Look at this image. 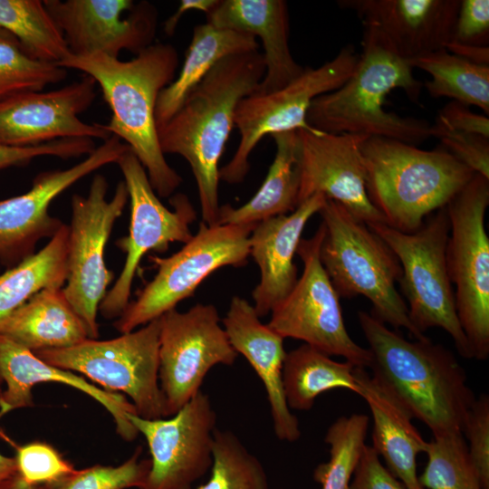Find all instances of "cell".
I'll return each instance as SVG.
<instances>
[{
	"mask_svg": "<svg viewBox=\"0 0 489 489\" xmlns=\"http://www.w3.org/2000/svg\"><path fill=\"white\" fill-rule=\"evenodd\" d=\"M0 489H52L50 484H32L25 482L18 473L0 483Z\"/></svg>",
	"mask_w": 489,
	"mask_h": 489,
	"instance_id": "obj_48",
	"label": "cell"
},
{
	"mask_svg": "<svg viewBox=\"0 0 489 489\" xmlns=\"http://www.w3.org/2000/svg\"><path fill=\"white\" fill-rule=\"evenodd\" d=\"M159 318L138 330L105 340L87 339L72 347L35 353L48 364L77 371L109 392H122L137 415L167 417L158 381Z\"/></svg>",
	"mask_w": 489,
	"mask_h": 489,
	"instance_id": "obj_9",
	"label": "cell"
},
{
	"mask_svg": "<svg viewBox=\"0 0 489 489\" xmlns=\"http://www.w3.org/2000/svg\"><path fill=\"white\" fill-rule=\"evenodd\" d=\"M425 453L427 465L418 476L425 489H483L462 434L433 437Z\"/></svg>",
	"mask_w": 489,
	"mask_h": 489,
	"instance_id": "obj_37",
	"label": "cell"
},
{
	"mask_svg": "<svg viewBox=\"0 0 489 489\" xmlns=\"http://www.w3.org/2000/svg\"><path fill=\"white\" fill-rule=\"evenodd\" d=\"M4 415L0 412V418ZM17 473L14 457H9L0 453V483Z\"/></svg>",
	"mask_w": 489,
	"mask_h": 489,
	"instance_id": "obj_49",
	"label": "cell"
},
{
	"mask_svg": "<svg viewBox=\"0 0 489 489\" xmlns=\"http://www.w3.org/2000/svg\"><path fill=\"white\" fill-rule=\"evenodd\" d=\"M448 128L489 138V119L472 112L468 106L451 101L439 111L436 118Z\"/></svg>",
	"mask_w": 489,
	"mask_h": 489,
	"instance_id": "obj_45",
	"label": "cell"
},
{
	"mask_svg": "<svg viewBox=\"0 0 489 489\" xmlns=\"http://www.w3.org/2000/svg\"><path fill=\"white\" fill-rule=\"evenodd\" d=\"M129 422L147 440L150 468L139 489H193L211 469L216 413L201 390L170 418L147 419L136 413Z\"/></svg>",
	"mask_w": 489,
	"mask_h": 489,
	"instance_id": "obj_16",
	"label": "cell"
},
{
	"mask_svg": "<svg viewBox=\"0 0 489 489\" xmlns=\"http://www.w3.org/2000/svg\"><path fill=\"white\" fill-rule=\"evenodd\" d=\"M363 28L362 52L352 73L340 88L312 101L307 123L323 132L381 137L416 146L430 137L431 124L389 112L384 106L388 94L398 88L418 102L423 84L379 30Z\"/></svg>",
	"mask_w": 489,
	"mask_h": 489,
	"instance_id": "obj_4",
	"label": "cell"
},
{
	"mask_svg": "<svg viewBox=\"0 0 489 489\" xmlns=\"http://www.w3.org/2000/svg\"><path fill=\"white\" fill-rule=\"evenodd\" d=\"M451 42L473 46H488V0H460Z\"/></svg>",
	"mask_w": 489,
	"mask_h": 489,
	"instance_id": "obj_43",
	"label": "cell"
},
{
	"mask_svg": "<svg viewBox=\"0 0 489 489\" xmlns=\"http://www.w3.org/2000/svg\"><path fill=\"white\" fill-rule=\"evenodd\" d=\"M66 75L67 70L54 62L31 58L19 41L0 27V101L19 93L43 91Z\"/></svg>",
	"mask_w": 489,
	"mask_h": 489,
	"instance_id": "obj_36",
	"label": "cell"
},
{
	"mask_svg": "<svg viewBox=\"0 0 489 489\" xmlns=\"http://www.w3.org/2000/svg\"><path fill=\"white\" fill-rule=\"evenodd\" d=\"M349 489H406L380 462L372 446L366 445Z\"/></svg>",
	"mask_w": 489,
	"mask_h": 489,
	"instance_id": "obj_44",
	"label": "cell"
},
{
	"mask_svg": "<svg viewBox=\"0 0 489 489\" xmlns=\"http://www.w3.org/2000/svg\"><path fill=\"white\" fill-rule=\"evenodd\" d=\"M159 321L158 381L169 417L201 390L214 366H231L238 354L212 304L197 303L184 312L175 308Z\"/></svg>",
	"mask_w": 489,
	"mask_h": 489,
	"instance_id": "obj_15",
	"label": "cell"
},
{
	"mask_svg": "<svg viewBox=\"0 0 489 489\" xmlns=\"http://www.w3.org/2000/svg\"><path fill=\"white\" fill-rule=\"evenodd\" d=\"M430 137L475 173L489 179V138L454 130L438 120L430 127Z\"/></svg>",
	"mask_w": 489,
	"mask_h": 489,
	"instance_id": "obj_40",
	"label": "cell"
},
{
	"mask_svg": "<svg viewBox=\"0 0 489 489\" xmlns=\"http://www.w3.org/2000/svg\"><path fill=\"white\" fill-rule=\"evenodd\" d=\"M68 234L69 227L63 224L43 248L0 274V330L35 293L64 286Z\"/></svg>",
	"mask_w": 489,
	"mask_h": 489,
	"instance_id": "obj_30",
	"label": "cell"
},
{
	"mask_svg": "<svg viewBox=\"0 0 489 489\" xmlns=\"http://www.w3.org/2000/svg\"><path fill=\"white\" fill-rule=\"evenodd\" d=\"M109 183L97 174L87 196L72 197V222L67 243V276L62 292L79 318L89 339L99 337L97 313L113 280L106 266L105 247L116 220L129 200L124 181L118 183L107 199Z\"/></svg>",
	"mask_w": 489,
	"mask_h": 489,
	"instance_id": "obj_11",
	"label": "cell"
},
{
	"mask_svg": "<svg viewBox=\"0 0 489 489\" xmlns=\"http://www.w3.org/2000/svg\"><path fill=\"white\" fill-rule=\"evenodd\" d=\"M432 79L425 83L433 98L447 97L466 106L474 105L489 113V66L468 62L440 49L408 61Z\"/></svg>",
	"mask_w": 489,
	"mask_h": 489,
	"instance_id": "obj_32",
	"label": "cell"
},
{
	"mask_svg": "<svg viewBox=\"0 0 489 489\" xmlns=\"http://www.w3.org/2000/svg\"><path fill=\"white\" fill-rule=\"evenodd\" d=\"M276 153L268 173L254 196L241 206H220L218 225H247L292 212L300 186L298 131L271 136Z\"/></svg>",
	"mask_w": 489,
	"mask_h": 489,
	"instance_id": "obj_29",
	"label": "cell"
},
{
	"mask_svg": "<svg viewBox=\"0 0 489 489\" xmlns=\"http://www.w3.org/2000/svg\"><path fill=\"white\" fill-rule=\"evenodd\" d=\"M446 49L468 62L489 66V47L473 46L450 42Z\"/></svg>",
	"mask_w": 489,
	"mask_h": 489,
	"instance_id": "obj_47",
	"label": "cell"
},
{
	"mask_svg": "<svg viewBox=\"0 0 489 489\" xmlns=\"http://www.w3.org/2000/svg\"><path fill=\"white\" fill-rule=\"evenodd\" d=\"M116 163L129 195L130 224L129 235L116 241L126 254L122 270L99 307L106 319L119 318L129 305L132 283L143 256L150 251L166 252L174 242L187 243L193 236L190 225L197 219V212L184 194H176L170 199L173 210L160 202L144 167L130 149Z\"/></svg>",
	"mask_w": 489,
	"mask_h": 489,
	"instance_id": "obj_14",
	"label": "cell"
},
{
	"mask_svg": "<svg viewBox=\"0 0 489 489\" xmlns=\"http://www.w3.org/2000/svg\"><path fill=\"white\" fill-rule=\"evenodd\" d=\"M206 23L259 37L265 72L257 93L277 91L302 74L289 46V13L283 0H217L206 14Z\"/></svg>",
	"mask_w": 489,
	"mask_h": 489,
	"instance_id": "obj_25",
	"label": "cell"
},
{
	"mask_svg": "<svg viewBox=\"0 0 489 489\" xmlns=\"http://www.w3.org/2000/svg\"><path fill=\"white\" fill-rule=\"evenodd\" d=\"M368 226L399 262L401 276L398 283L408 302L412 324L422 333L434 327L443 329L452 338L458 354L473 359L457 317L447 272L446 250L450 226L446 207L430 214L413 233L400 232L384 223Z\"/></svg>",
	"mask_w": 489,
	"mask_h": 489,
	"instance_id": "obj_7",
	"label": "cell"
},
{
	"mask_svg": "<svg viewBox=\"0 0 489 489\" xmlns=\"http://www.w3.org/2000/svg\"><path fill=\"white\" fill-rule=\"evenodd\" d=\"M359 56L352 45H346L320 67L304 68L284 87L244 97L235 115L240 141L231 160L219 169V178L230 184L241 183L250 168L249 156L264 136L312 129L307 113L312 101L340 88L352 73Z\"/></svg>",
	"mask_w": 489,
	"mask_h": 489,
	"instance_id": "obj_12",
	"label": "cell"
},
{
	"mask_svg": "<svg viewBox=\"0 0 489 489\" xmlns=\"http://www.w3.org/2000/svg\"><path fill=\"white\" fill-rule=\"evenodd\" d=\"M353 374L359 396L372 416V447L406 489H425L418 480L417 456L425 453L427 442L414 427L413 417L378 377L360 367L354 368Z\"/></svg>",
	"mask_w": 489,
	"mask_h": 489,
	"instance_id": "obj_26",
	"label": "cell"
},
{
	"mask_svg": "<svg viewBox=\"0 0 489 489\" xmlns=\"http://www.w3.org/2000/svg\"><path fill=\"white\" fill-rule=\"evenodd\" d=\"M255 225H217L203 221L197 233L168 257L151 256L158 271L114 322L127 333L159 318L193 295L199 284L217 269L244 266L249 256V236Z\"/></svg>",
	"mask_w": 489,
	"mask_h": 489,
	"instance_id": "obj_10",
	"label": "cell"
},
{
	"mask_svg": "<svg viewBox=\"0 0 489 489\" xmlns=\"http://www.w3.org/2000/svg\"><path fill=\"white\" fill-rule=\"evenodd\" d=\"M77 70L99 84L111 118L103 128L125 141L144 167L154 191L161 197L172 195L182 183L162 152L155 110L160 91L174 79L178 54L169 43H154L129 61L105 54H69L56 63Z\"/></svg>",
	"mask_w": 489,
	"mask_h": 489,
	"instance_id": "obj_2",
	"label": "cell"
},
{
	"mask_svg": "<svg viewBox=\"0 0 489 489\" xmlns=\"http://www.w3.org/2000/svg\"><path fill=\"white\" fill-rule=\"evenodd\" d=\"M129 149L111 135L82 161L66 169L42 172L27 192L0 200V263L10 268L34 254L36 244L52 238L63 225L49 213L53 200L85 176L116 163Z\"/></svg>",
	"mask_w": 489,
	"mask_h": 489,
	"instance_id": "obj_17",
	"label": "cell"
},
{
	"mask_svg": "<svg viewBox=\"0 0 489 489\" xmlns=\"http://www.w3.org/2000/svg\"><path fill=\"white\" fill-rule=\"evenodd\" d=\"M95 81L88 76L57 90L23 92L0 101V145L34 147L62 139L110 137L102 124L79 115L92 104Z\"/></svg>",
	"mask_w": 489,
	"mask_h": 489,
	"instance_id": "obj_19",
	"label": "cell"
},
{
	"mask_svg": "<svg viewBox=\"0 0 489 489\" xmlns=\"http://www.w3.org/2000/svg\"><path fill=\"white\" fill-rule=\"evenodd\" d=\"M360 149L370 202L388 225L404 233L417 231L475 174L443 147L424 150L397 139L368 137Z\"/></svg>",
	"mask_w": 489,
	"mask_h": 489,
	"instance_id": "obj_5",
	"label": "cell"
},
{
	"mask_svg": "<svg viewBox=\"0 0 489 489\" xmlns=\"http://www.w3.org/2000/svg\"><path fill=\"white\" fill-rule=\"evenodd\" d=\"M74 56L135 54L152 44L158 11L147 2L132 0H43Z\"/></svg>",
	"mask_w": 489,
	"mask_h": 489,
	"instance_id": "obj_18",
	"label": "cell"
},
{
	"mask_svg": "<svg viewBox=\"0 0 489 489\" xmlns=\"http://www.w3.org/2000/svg\"><path fill=\"white\" fill-rule=\"evenodd\" d=\"M358 319L372 374L433 437L462 434L475 397L455 355L428 338L408 340L371 313L360 311Z\"/></svg>",
	"mask_w": 489,
	"mask_h": 489,
	"instance_id": "obj_3",
	"label": "cell"
},
{
	"mask_svg": "<svg viewBox=\"0 0 489 489\" xmlns=\"http://www.w3.org/2000/svg\"><path fill=\"white\" fill-rule=\"evenodd\" d=\"M256 38L246 33L216 28L207 23L193 30L183 65L159 93L155 110L157 128H161L178 110L191 91L221 60L235 54L258 51Z\"/></svg>",
	"mask_w": 489,
	"mask_h": 489,
	"instance_id": "obj_28",
	"label": "cell"
},
{
	"mask_svg": "<svg viewBox=\"0 0 489 489\" xmlns=\"http://www.w3.org/2000/svg\"><path fill=\"white\" fill-rule=\"evenodd\" d=\"M95 149L93 139L87 138L62 139L27 148H12L0 145V171L11 167L27 165L34 158L43 156H53L61 158L87 156Z\"/></svg>",
	"mask_w": 489,
	"mask_h": 489,
	"instance_id": "obj_42",
	"label": "cell"
},
{
	"mask_svg": "<svg viewBox=\"0 0 489 489\" xmlns=\"http://www.w3.org/2000/svg\"><path fill=\"white\" fill-rule=\"evenodd\" d=\"M354 368L350 362L333 360L305 343L286 352L283 382L289 408L310 410L319 395L334 388H345L359 395Z\"/></svg>",
	"mask_w": 489,
	"mask_h": 489,
	"instance_id": "obj_31",
	"label": "cell"
},
{
	"mask_svg": "<svg viewBox=\"0 0 489 489\" xmlns=\"http://www.w3.org/2000/svg\"><path fill=\"white\" fill-rule=\"evenodd\" d=\"M300 186L298 206L313 195L343 206L367 225L386 223L370 202L361 145L369 137L328 133L316 129H298Z\"/></svg>",
	"mask_w": 489,
	"mask_h": 489,
	"instance_id": "obj_20",
	"label": "cell"
},
{
	"mask_svg": "<svg viewBox=\"0 0 489 489\" xmlns=\"http://www.w3.org/2000/svg\"><path fill=\"white\" fill-rule=\"evenodd\" d=\"M319 214L324 236L320 260L340 297H366L372 315L394 329H406L415 340L427 338L412 324L397 290L399 262L388 244L340 204L327 199Z\"/></svg>",
	"mask_w": 489,
	"mask_h": 489,
	"instance_id": "obj_6",
	"label": "cell"
},
{
	"mask_svg": "<svg viewBox=\"0 0 489 489\" xmlns=\"http://www.w3.org/2000/svg\"><path fill=\"white\" fill-rule=\"evenodd\" d=\"M222 321L232 347L247 360L264 386L275 436L281 441H297L299 421L286 403L283 382L284 339L263 323L254 306L239 296L231 299Z\"/></svg>",
	"mask_w": 489,
	"mask_h": 489,
	"instance_id": "obj_23",
	"label": "cell"
},
{
	"mask_svg": "<svg viewBox=\"0 0 489 489\" xmlns=\"http://www.w3.org/2000/svg\"><path fill=\"white\" fill-rule=\"evenodd\" d=\"M264 72V57L258 51L219 61L158 129L162 152L179 155L189 164L202 221L209 226L218 225V165L235 127L237 105L256 91Z\"/></svg>",
	"mask_w": 489,
	"mask_h": 489,
	"instance_id": "obj_1",
	"label": "cell"
},
{
	"mask_svg": "<svg viewBox=\"0 0 489 489\" xmlns=\"http://www.w3.org/2000/svg\"><path fill=\"white\" fill-rule=\"evenodd\" d=\"M368 427L369 417L364 414L340 417L330 426L324 438L330 446V459L313 474L321 489H349L366 446Z\"/></svg>",
	"mask_w": 489,
	"mask_h": 489,
	"instance_id": "obj_34",
	"label": "cell"
},
{
	"mask_svg": "<svg viewBox=\"0 0 489 489\" xmlns=\"http://www.w3.org/2000/svg\"><path fill=\"white\" fill-rule=\"evenodd\" d=\"M217 0H182L178 8L164 23V32L172 35L182 15L188 11H202L206 14L214 7Z\"/></svg>",
	"mask_w": 489,
	"mask_h": 489,
	"instance_id": "obj_46",
	"label": "cell"
},
{
	"mask_svg": "<svg viewBox=\"0 0 489 489\" xmlns=\"http://www.w3.org/2000/svg\"><path fill=\"white\" fill-rule=\"evenodd\" d=\"M208 481L197 489H269L260 460L230 430L216 428Z\"/></svg>",
	"mask_w": 489,
	"mask_h": 489,
	"instance_id": "obj_35",
	"label": "cell"
},
{
	"mask_svg": "<svg viewBox=\"0 0 489 489\" xmlns=\"http://www.w3.org/2000/svg\"><path fill=\"white\" fill-rule=\"evenodd\" d=\"M468 440L467 450L483 489H489V397L475 398L463 432Z\"/></svg>",
	"mask_w": 489,
	"mask_h": 489,
	"instance_id": "obj_41",
	"label": "cell"
},
{
	"mask_svg": "<svg viewBox=\"0 0 489 489\" xmlns=\"http://www.w3.org/2000/svg\"><path fill=\"white\" fill-rule=\"evenodd\" d=\"M338 5L379 30L409 61L452 41L460 0H341Z\"/></svg>",
	"mask_w": 489,
	"mask_h": 489,
	"instance_id": "obj_21",
	"label": "cell"
},
{
	"mask_svg": "<svg viewBox=\"0 0 489 489\" xmlns=\"http://www.w3.org/2000/svg\"><path fill=\"white\" fill-rule=\"evenodd\" d=\"M0 334L33 352L69 348L89 339L82 320L59 287L35 293L9 317Z\"/></svg>",
	"mask_w": 489,
	"mask_h": 489,
	"instance_id": "obj_27",
	"label": "cell"
},
{
	"mask_svg": "<svg viewBox=\"0 0 489 489\" xmlns=\"http://www.w3.org/2000/svg\"><path fill=\"white\" fill-rule=\"evenodd\" d=\"M326 197L316 194L290 214L264 219L249 236V255L260 269V281L252 292L254 309L262 318L270 313L292 291L297 278L293 258L307 222L319 213Z\"/></svg>",
	"mask_w": 489,
	"mask_h": 489,
	"instance_id": "obj_22",
	"label": "cell"
},
{
	"mask_svg": "<svg viewBox=\"0 0 489 489\" xmlns=\"http://www.w3.org/2000/svg\"><path fill=\"white\" fill-rule=\"evenodd\" d=\"M138 447L127 461L118 466L93 465L51 483L52 489H139L150 468V460L139 459Z\"/></svg>",
	"mask_w": 489,
	"mask_h": 489,
	"instance_id": "obj_38",
	"label": "cell"
},
{
	"mask_svg": "<svg viewBox=\"0 0 489 489\" xmlns=\"http://www.w3.org/2000/svg\"><path fill=\"white\" fill-rule=\"evenodd\" d=\"M0 27L12 34L31 58L58 63L70 51L41 0H0Z\"/></svg>",
	"mask_w": 489,
	"mask_h": 489,
	"instance_id": "obj_33",
	"label": "cell"
},
{
	"mask_svg": "<svg viewBox=\"0 0 489 489\" xmlns=\"http://www.w3.org/2000/svg\"><path fill=\"white\" fill-rule=\"evenodd\" d=\"M489 205V179L479 174L446 206L449 236L446 259L455 284V302L460 325L473 358L489 357V238L485 213Z\"/></svg>",
	"mask_w": 489,
	"mask_h": 489,
	"instance_id": "obj_8",
	"label": "cell"
},
{
	"mask_svg": "<svg viewBox=\"0 0 489 489\" xmlns=\"http://www.w3.org/2000/svg\"><path fill=\"white\" fill-rule=\"evenodd\" d=\"M324 226L301 239L296 254L303 271L290 293L271 312L267 325L283 339L304 341L329 356H340L355 367L369 368L368 348L350 336L342 316L340 296L320 260Z\"/></svg>",
	"mask_w": 489,
	"mask_h": 489,
	"instance_id": "obj_13",
	"label": "cell"
},
{
	"mask_svg": "<svg viewBox=\"0 0 489 489\" xmlns=\"http://www.w3.org/2000/svg\"><path fill=\"white\" fill-rule=\"evenodd\" d=\"M0 437L15 452L17 473L32 484L56 482L76 469L53 446L45 442L34 441L19 445L0 429Z\"/></svg>",
	"mask_w": 489,
	"mask_h": 489,
	"instance_id": "obj_39",
	"label": "cell"
},
{
	"mask_svg": "<svg viewBox=\"0 0 489 489\" xmlns=\"http://www.w3.org/2000/svg\"><path fill=\"white\" fill-rule=\"evenodd\" d=\"M42 382H57L87 394L112 416L118 434L126 441L134 440L139 432L127 417L136 413L133 404L122 394L109 392L84 378L46 363L30 350L0 334V412L5 416L17 408L34 406L33 388ZM137 414V413H136Z\"/></svg>",
	"mask_w": 489,
	"mask_h": 489,
	"instance_id": "obj_24",
	"label": "cell"
}]
</instances>
